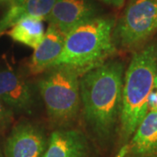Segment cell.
<instances>
[{
	"label": "cell",
	"instance_id": "cell-1",
	"mask_svg": "<svg viewBox=\"0 0 157 157\" xmlns=\"http://www.w3.org/2000/svg\"><path fill=\"white\" fill-rule=\"evenodd\" d=\"M124 73L123 63L106 60L80 77L85 121L101 140L110 138L119 121Z\"/></svg>",
	"mask_w": 157,
	"mask_h": 157
},
{
	"label": "cell",
	"instance_id": "cell-2",
	"mask_svg": "<svg viewBox=\"0 0 157 157\" xmlns=\"http://www.w3.org/2000/svg\"><path fill=\"white\" fill-rule=\"evenodd\" d=\"M157 71V44L152 43L133 55L124 73L120 135L124 142L130 139L148 112V96L155 88Z\"/></svg>",
	"mask_w": 157,
	"mask_h": 157
},
{
	"label": "cell",
	"instance_id": "cell-3",
	"mask_svg": "<svg viewBox=\"0 0 157 157\" xmlns=\"http://www.w3.org/2000/svg\"><path fill=\"white\" fill-rule=\"evenodd\" d=\"M115 22L112 17L96 16L71 30L54 66L67 65L84 73L106 61L117 50L113 41Z\"/></svg>",
	"mask_w": 157,
	"mask_h": 157
},
{
	"label": "cell",
	"instance_id": "cell-4",
	"mask_svg": "<svg viewBox=\"0 0 157 157\" xmlns=\"http://www.w3.org/2000/svg\"><path fill=\"white\" fill-rule=\"evenodd\" d=\"M39 79L40 95L50 119L67 125L78 116L80 100V77L83 73L67 65H57L45 71Z\"/></svg>",
	"mask_w": 157,
	"mask_h": 157
},
{
	"label": "cell",
	"instance_id": "cell-5",
	"mask_svg": "<svg viewBox=\"0 0 157 157\" xmlns=\"http://www.w3.org/2000/svg\"><path fill=\"white\" fill-rule=\"evenodd\" d=\"M157 33V0H128L115 22L113 41L116 48H140Z\"/></svg>",
	"mask_w": 157,
	"mask_h": 157
},
{
	"label": "cell",
	"instance_id": "cell-6",
	"mask_svg": "<svg viewBox=\"0 0 157 157\" xmlns=\"http://www.w3.org/2000/svg\"><path fill=\"white\" fill-rule=\"evenodd\" d=\"M47 144L44 132L29 121H20L6 142V157H43Z\"/></svg>",
	"mask_w": 157,
	"mask_h": 157
},
{
	"label": "cell",
	"instance_id": "cell-7",
	"mask_svg": "<svg viewBox=\"0 0 157 157\" xmlns=\"http://www.w3.org/2000/svg\"><path fill=\"white\" fill-rule=\"evenodd\" d=\"M98 10L90 0H57L46 21L67 34L80 24L97 16Z\"/></svg>",
	"mask_w": 157,
	"mask_h": 157
},
{
	"label": "cell",
	"instance_id": "cell-8",
	"mask_svg": "<svg viewBox=\"0 0 157 157\" xmlns=\"http://www.w3.org/2000/svg\"><path fill=\"white\" fill-rule=\"evenodd\" d=\"M43 157H90L84 133L77 129H59L51 134Z\"/></svg>",
	"mask_w": 157,
	"mask_h": 157
},
{
	"label": "cell",
	"instance_id": "cell-9",
	"mask_svg": "<svg viewBox=\"0 0 157 157\" xmlns=\"http://www.w3.org/2000/svg\"><path fill=\"white\" fill-rule=\"evenodd\" d=\"M66 35L56 26L49 24L44 39L35 49L29 61V71L33 75L44 73L53 67L61 54Z\"/></svg>",
	"mask_w": 157,
	"mask_h": 157
},
{
	"label": "cell",
	"instance_id": "cell-10",
	"mask_svg": "<svg viewBox=\"0 0 157 157\" xmlns=\"http://www.w3.org/2000/svg\"><path fill=\"white\" fill-rule=\"evenodd\" d=\"M0 100L8 107L30 111L33 105V93L27 82L11 70L0 71Z\"/></svg>",
	"mask_w": 157,
	"mask_h": 157
},
{
	"label": "cell",
	"instance_id": "cell-11",
	"mask_svg": "<svg viewBox=\"0 0 157 157\" xmlns=\"http://www.w3.org/2000/svg\"><path fill=\"white\" fill-rule=\"evenodd\" d=\"M57 0H11L9 7L0 19V37L25 17L46 20Z\"/></svg>",
	"mask_w": 157,
	"mask_h": 157
},
{
	"label": "cell",
	"instance_id": "cell-12",
	"mask_svg": "<svg viewBox=\"0 0 157 157\" xmlns=\"http://www.w3.org/2000/svg\"><path fill=\"white\" fill-rule=\"evenodd\" d=\"M126 146L130 157H157V111L147 113Z\"/></svg>",
	"mask_w": 157,
	"mask_h": 157
},
{
	"label": "cell",
	"instance_id": "cell-13",
	"mask_svg": "<svg viewBox=\"0 0 157 157\" xmlns=\"http://www.w3.org/2000/svg\"><path fill=\"white\" fill-rule=\"evenodd\" d=\"M42 19L25 17L19 20L6 33L14 41L35 49L45 36V27Z\"/></svg>",
	"mask_w": 157,
	"mask_h": 157
},
{
	"label": "cell",
	"instance_id": "cell-14",
	"mask_svg": "<svg viewBox=\"0 0 157 157\" xmlns=\"http://www.w3.org/2000/svg\"><path fill=\"white\" fill-rule=\"evenodd\" d=\"M12 121V111L0 100V129L5 128Z\"/></svg>",
	"mask_w": 157,
	"mask_h": 157
},
{
	"label": "cell",
	"instance_id": "cell-15",
	"mask_svg": "<svg viewBox=\"0 0 157 157\" xmlns=\"http://www.w3.org/2000/svg\"><path fill=\"white\" fill-rule=\"evenodd\" d=\"M153 90L148 96L147 100V107L148 111H157V88Z\"/></svg>",
	"mask_w": 157,
	"mask_h": 157
},
{
	"label": "cell",
	"instance_id": "cell-16",
	"mask_svg": "<svg viewBox=\"0 0 157 157\" xmlns=\"http://www.w3.org/2000/svg\"><path fill=\"white\" fill-rule=\"evenodd\" d=\"M97 1L103 3L108 6H111L113 8H116V9L122 8L126 2V0H97Z\"/></svg>",
	"mask_w": 157,
	"mask_h": 157
},
{
	"label": "cell",
	"instance_id": "cell-17",
	"mask_svg": "<svg viewBox=\"0 0 157 157\" xmlns=\"http://www.w3.org/2000/svg\"><path fill=\"white\" fill-rule=\"evenodd\" d=\"M155 88H157V71L156 75H155Z\"/></svg>",
	"mask_w": 157,
	"mask_h": 157
}]
</instances>
